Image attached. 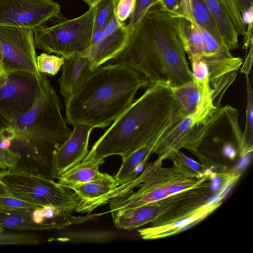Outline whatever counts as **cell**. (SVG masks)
I'll return each mask as SVG.
<instances>
[{
	"mask_svg": "<svg viewBox=\"0 0 253 253\" xmlns=\"http://www.w3.org/2000/svg\"><path fill=\"white\" fill-rule=\"evenodd\" d=\"M151 84L143 75L127 66L105 64L93 70L65 103L67 122L93 129L106 127L133 102L139 89Z\"/></svg>",
	"mask_w": 253,
	"mask_h": 253,
	"instance_id": "6da1fadb",
	"label": "cell"
},
{
	"mask_svg": "<svg viewBox=\"0 0 253 253\" xmlns=\"http://www.w3.org/2000/svg\"><path fill=\"white\" fill-rule=\"evenodd\" d=\"M179 103L169 86L150 85L113 122L83 161L101 165L109 156H127L150 140Z\"/></svg>",
	"mask_w": 253,
	"mask_h": 253,
	"instance_id": "7a4b0ae2",
	"label": "cell"
},
{
	"mask_svg": "<svg viewBox=\"0 0 253 253\" xmlns=\"http://www.w3.org/2000/svg\"><path fill=\"white\" fill-rule=\"evenodd\" d=\"M61 109L55 89L46 75L42 74L39 92L32 107L16 119L4 123L16 133L11 150L21 157L23 154L34 156L48 176H51L54 152L72 132Z\"/></svg>",
	"mask_w": 253,
	"mask_h": 253,
	"instance_id": "3957f363",
	"label": "cell"
},
{
	"mask_svg": "<svg viewBox=\"0 0 253 253\" xmlns=\"http://www.w3.org/2000/svg\"><path fill=\"white\" fill-rule=\"evenodd\" d=\"M127 48L143 67L156 72L166 71L169 87L193 80L178 35L176 18L159 7L148 10L130 33Z\"/></svg>",
	"mask_w": 253,
	"mask_h": 253,
	"instance_id": "277c9868",
	"label": "cell"
},
{
	"mask_svg": "<svg viewBox=\"0 0 253 253\" xmlns=\"http://www.w3.org/2000/svg\"><path fill=\"white\" fill-rule=\"evenodd\" d=\"M0 181L11 196L39 207L52 205L72 213L80 202L74 192L41 173L15 168L0 171Z\"/></svg>",
	"mask_w": 253,
	"mask_h": 253,
	"instance_id": "5b68a950",
	"label": "cell"
},
{
	"mask_svg": "<svg viewBox=\"0 0 253 253\" xmlns=\"http://www.w3.org/2000/svg\"><path fill=\"white\" fill-rule=\"evenodd\" d=\"M94 15L93 5L79 17L60 21L51 26L44 24L35 28V46L64 58L86 51L93 31Z\"/></svg>",
	"mask_w": 253,
	"mask_h": 253,
	"instance_id": "8992f818",
	"label": "cell"
},
{
	"mask_svg": "<svg viewBox=\"0 0 253 253\" xmlns=\"http://www.w3.org/2000/svg\"><path fill=\"white\" fill-rule=\"evenodd\" d=\"M163 160L158 158L145 166L143 172L134 179L140 188L130 191L110 201L111 214L120 211L143 206L165 199L169 196L167 187L170 185L172 169L162 168Z\"/></svg>",
	"mask_w": 253,
	"mask_h": 253,
	"instance_id": "52a82bcc",
	"label": "cell"
},
{
	"mask_svg": "<svg viewBox=\"0 0 253 253\" xmlns=\"http://www.w3.org/2000/svg\"><path fill=\"white\" fill-rule=\"evenodd\" d=\"M6 74L5 82L0 87V117L4 123L16 119L32 107L42 74L21 70Z\"/></svg>",
	"mask_w": 253,
	"mask_h": 253,
	"instance_id": "ba28073f",
	"label": "cell"
},
{
	"mask_svg": "<svg viewBox=\"0 0 253 253\" xmlns=\"http://www.w3.org/2000/svg\"><path fill=\"white\" fill-rule=\"evenodd\" d=\"M33 29L0 25V51L5 73L25 71L40 75Z\"/></svg>",
	"mask_w": 253,
	"mask_h": 253,
	"instance_id": "9c48e42d",
	"label": "cell"
},
{
	"mask_svg": "<svg viewBox=\"0 0 253 253\" xmlns=\"http://www.w3.org/2000/svg\"><path fill=\"white\" fill-rule=\"evenodd\" d=\"M61 18L60 5L53 0H0V25L33 29Z\"/></svg>",
	"mask_w": 253,
	"mask_h": 253,
	"instance_id": "30bf717a",
	"label": "cell"
},
{
	"mask_svg": "<svg viewBox=\"0 0 253 253\" xmlns=\"http://www.w3.org/2000/svg\"><path fill=\"white\" fill-rule=\"evenodd\" d=\"M187 115L179 104L169 117L155 134L144 145L127 156L122 158V163L115 176L120 185L136 177L143 169L157 143Z\"/></svg>",
	"mask_w": 253,
	"mask_h": 253,
	"instance_id": "8fae6325",
	"label": "cell"
},
{
	"mask_svg": "<svg viewBox=\"0 0 253 253\" xmlns=\"http://www.w3.org/2000/svg\"><path fill=\"white\" fill-rule=\"evenodd\" d=\"M68 138L54 152L51 178H57L81 163L88 153L90 134L93 128L84 125L73 126Z\"/></svg>",
	"mask_w": 253,
	"mask_h": 253,
	"instance_id": "7c38bea8",
	"label": "cell"
},
{
	"mask_svg": "<svg viewBox=\"0 0 253 253\" xmlns=\"http://www.w3.org/2000/svg\"><path fill=\"white\" fill-rule=\"evenodd\" d=\"M86 51L65 58L58 80L60 92L65 103L82 87L92 73Z\"/></svg>",
	"mask_w": 253,
	"mask_h": 253,
	"instance_id": "4fadbf2b",
	"label": "cell"
},
{
	"mask_svg": "<svg viewBox=\"0 0 253 253\" xmlns=\"http://www.w3.org/2000/svg\"><path fill=\"white\" fill-rule=\"evenodd\" d=\"M221 204L205 203L191 211L165 223L139 229L138 232L143 239L152 240L168 237L181 232L183 229L202 220Z\"/></svg>",
	"mask_w": 253,
	"mask_h": 253,
	"instance_id": "5bb4252c",
	"label": "cell"
},
{
	"mask_svg": "<svg viewBox=\"0 0 253 253\" xmlns=\"http://www.w3.org/2000/svg\"><path fill=\"white\" fill-rule=\"evenodd\" d=\"M130 32L123 23L111 35L86 50L89 67L93 71L117 56L126 46Z\"/></svg>",
	"mask_w": 253,
	"mask_h": 253,
	"instance_id": "9a60e30c",
	"label": "cell"
},
{
	"mask_svg": "<svg viewBox=\"0 0 253 253\" xmlns=\"http://www.w3.org/2000/svg\"><path fill=\"white\" fill-rule=\"evenodd\" d=\"M161 201L127 209L111 214L115 226L121 229L133 230L154 221L161 213Z\"/></svg>",
	"mask_w": 253,
	"mask_h": 253,
	"instance_id": "2e32d148",
	"label": "cell"
},
{
	"mask_svg": "<svg viewBox=\"0 0 253 253\" xmlns=\"http://www.w3.org/2000/svg\"><path fill=\"white\" fill-rule=\"evenodd\" d=\"M177 18L185 19L204 29L226 47L204 0H182Z\"/></svg>",
	"mask_w": 253,
	"mask_h": 253,
	"instance_id": "e0dca14e",
	"label": "cell"
},
{
	"mask_svg": "<svg viewBox=\"0 0 253 253\" xmlns=\"http://www.w3.org/2000/svg\"><path fill=\"white\" fill-rule=\"evenodd\" d=\"M119 185L115 176L102 173L95 179L72 187L71 190L80 199L75 211L77 212L80 209L105 196Z\"/></svg>",
	"mask_w": 253,
	"mask_h": 253,
	"instance_id": "ac0fdd59",
	"label": "cell"
},
{
	"mask_svg": "<svg viewBox=\"0 0 253 253\" xmlns=\"http://www.w3.org/2000/svg\"><path fill=\"white\" fill-rule=\"evenodd\" d=\"M225 44L230 51L239 47V36L220 0H204Z\"/></svg>",
	"mask_w": 253,
	"mask_h": 253,
	"instance_id": "d6986e66",
	"label": "cell"
},
{
	"mask_svg": "<svg viewBox=\"0 0 253 253\" xmlns=\"http://www.w3.org/2000/svg\"><path fill=\"white\" fill-rule=\"evenodd\" d=\"M176 18L178 35L188 59L202 57L203 41L197 26L185 19Z\"/></svg>",
	"mask_w": 253,
	"mask_h": 253,
	"instance_id": "ffe728a7",
	"label": "cell"
},
{
	"mask_svg": "<svg viewBox=\"0 0 253 253\" xmlns=\"http://www.w3.org/2000/svg\"><path fill=\"white\" fill-rule=\"evenodd\" d=\"M210 80L199 82L193 79L182 84L169 87L173 94L187 114L195 112L204 93L205 86Z\"/></svg>",
	"mask_w": 253,
	"mask_h": 253,
	"instance_id": "44dd1931",
	"label": "cell"
},
{
	"mask_svg": "<svg viewBox=\"0 0 253 253\" xmlns=\"http://www.w3.org/2000/svg\"><path fill=\"white\" fill-rule=\"evenodd\" d=\"M100 164L83 161L57 178L58 184L70 190L74 186L98 178L102 174L99 170Z\"/></svg>",
	"mask_w": 253,
	"mask_h": 253,
	"instance_id": "7402d4cb",
	"label": "cell"
},
{
	"mask_svg": "<svg viewBox=\"0 0 253 253\" xmlns=\"http://www.w3.org/2000/svg\"><path fill=\"white\" fill-rule=\"evenodd\" d=\"M33 210L21 209L7 214L0 213V226L17 230H48L44 224H36L32 220L31 213Z\"/></svg>",
	"mask_w": 253,
	"mask_h": 253,
	"instance_id": "603a6c76",
	"label": "cell"
},
{
	"mask_svg": "<svg viewBox=\"0 0 253 253\" xmlns=\"http://www.w3.org/2000/svg\"><path fill=\"white\" fill-rule=\"evenodd\" d=\"M167 159H171L174 166L187 175L198 178L206 177L204 166L185 155L180 150L171 152Z\"/></svg>",
	"mask_w": 253,
	"mask_h": 253,
	"instance_id": "cb8c5ba5",
	"label": "cell"
},
{
	"mask_svg": "<svg viewBox=\"0 0 253 253\" xmlns=\"http://www.w3.org/2000/svg\"><path fill=\"white\" fill-rule=\"evenodd\" d=\"M64 58L46 53H42L37 56V65L41 74L55 76L64 63Z\"/></svg>",
	"mask_w": 253,
	"mask_h": 253,
	"instance_id": "d4e9b609",
	"label": "cell"
},
{
	"mask_svg": "<svg viewBox=\"0 0 253 253\" xmlns=\"http://www.w3.org/2000/svg\"><path fill=\"white\" fill-rule=\"evenodd\" d=\"M116 0H98L95 6L94 28H103L115 11Z\"/></svg>",
	"mask_w": 253,
	"mask_h": 253,
	"instance_id": "484cf974",
	"label": "cell"
},
{
	"mask_svg": "<svg viewBox=\"0 0 253 253\" xmlns=\"http://www.w3.org/2000/svg\"><path fill=\"white\" fill-rule=\"evenodd\" d=\"M247 84V105L246 124L243 135L246 142L253 145V91L251 85L249 75L246 74Z\"/></svg>",
	"mask_w": 253,
	"mask_h": 253,
	"instance_id": "4316f807",
	"label": "cell"
},
{
	"mask_svg": "<svg viewBox=\"0 0 253 253\" xmlns=\"http://www.w3.org/2000/svg\"><path fill=\"white\" fill-rule=\"evenodd\" d=\"M160 0H136L133 11L127 25L130 33L138 26L146 13L151 8L158 5Z\"/></svg>",
	"mask_w": 253,
	"mask_h": 253,
	"instance_id": "83f0119b",
	"label": "cell"
},
{
	"mask_svg": "<svg viewBox=\"0 0 253 253\" xmlns=\"http://www.w3.org/2000/svg\"><path fill=\"white\" fill-rule=\"evenodd\" d=\"M37 208L39 207L12 196L0 195V214H7L12 211L21 209L34 210Z\"/></svg>",
	"mask_w": 253,
	"mask_h": 253,
	"instance_id": "f1b7e54d",
	"label": "cell"
},
{
	"mask_svg": "<svg viewBox=\"0 0 253 253\" xmlns=\"http://www.w3.org/2000/svg\"><path fill=\"white\" fill-rule=\"evenodd\" d=\"M189 60L193 79L199 82L210 80L209 68L202 57L193 58Z\"/></svg>",
	"mask_w": 253,
	"mask_h": 253,
	"instance_id": "f546056e",
	"label": "cell"
},
{
	"mask_svg": "<svg viewBox=\"0 0 253 253\" xmlns=\"http://www.w3.org/2000/svg\"><path fill=\"white\" fill-rule=\"evenodd\" d=\"M37 241L31 235L0 232V245L35 244Z\"/></svg>",
	"mask_w": 253,
	"mask_h": 253,
	"instance_id": "4dcf8cb0",
	"label": "cell"
},
{
	"mask_svg": "<svg viewBox=\"0 0 253 253\" xmlns=\"http://www.w3.org/2000/svg\"><path fill=\"white\" fill-rule=\"evenodd\" d=\"M21 159L20 155L13 151L10 148L3 149L0 147V169H12L18 165Z\"/></svg>",
	"mask_w": 253,
	"mask_h": 253,
	"instance_id": "1f68e13d",
	"label": "cell"
},
{
	"mask_svg": "<svg viewBox=\"0 0 253 253\" xmlns=\"http://www.w3.org/2000/svg\"><path fill=\"white\" fill-rule=\"evenodd\" d=\"M136 0H118L115 8L116 15L119 20L124 22L132 14Z\"/></svg>",
	"mask_w": 253,
	"mask_h": 253,
	"instance_id": "d6a6232c",
	"label": "cell"
},
{
	"mask_svg": "<svg viewBox=\"0 0 253 253\" xmlns=\"http://www.w3.org/2000/svg\"><path fill=\"white\" fill-rule=\"evenodd\" d=\"M182 0H160L159 7L173 18L179 16Z\"/></svg>",
	"mask_w": 253,
	"mask_h": 253,
	"instance_id": "836d02e7",
	"label": "cell"
},
{
	"mask_svg": "<svg viewBox=\"0 0 253 253\" xmlns=\"http://www.w3.org/2000/svg\"><path fill=\"white\" fill-rule=\"evenodd\" d=\"M228 174L229 173L219 174L211 172L209 176V178L210 179V184L211 190L213 193L218 192Z\"/></svg>",
	"mask_w": 253,
	"mask_h": 253,
	"instance_id": "e575fe53",
	"label": "cell"
},
{
	"mask_svg": "<svg viewBox=\"0 0 253 253\" xmlns=\"http://www.w3.org/2000/svg\"><path fill=\"white\" fill-rule=\"evenodd\" d=\"M124 22H121L119 20L114 11L110 19L103 27L105 37L113 33Z\"/></svg>",
	"mask_w": 253,
	"mask_h": 253,
	"instance_id": "d590c367",
	"label": "cell"
},
{
	"mask_svg": "<svg viewBox=\"0 0 253 253\" xmlns=\"http://www.w3.org/2000/svg\"><path fill=\"white\" fill-rule=\"evenodd\" d=\"M253 148L247 149L240 153L241 158L237 166V171L243 170L249 163L252 157Z\"/></svg>",
	"mask_w": 253,
	"mask_h": 253,
	"instance_id": "8d00e7d4",
	"label": "cell"
},
{
	"mask_svg": "<svg viewBox=\"0 0 253 253\" xmlns=\"http://www.w3.org/2000/svg\"><path fill=\"white\" fill-rule=\"evenodd\" d=\"M253 23L247 25V28L244 34L242 48L248 50L253 46Z\"/></svg>",
	"mask_w": 253,
	"mask_h": 253,
	"instance_id": "74e56055",
	"label": "cell"
},
{
	"mask_svg": "<svg viewBox=\"0 0 253 253\" xmlns=\"http://www.w3.org/2000/svg\"><path fill=\"white\" fill-rule=\"evenodd\" d=\"M223 155L230 160H234L237 156V150L230 141H224L222 147Z\"/></svg>",
	"mask_w": 253,
	"mask_h": 253,
	"instance_id": "f35d334b",
	"label": "cell"
},
{
	"mask_svg": "<svg viewBox=\"0 0 253 253\" xmlns=\"http://www.w3.org/2000/svg\"><path fill=\"white\" fill-rule=\"evenodd\" d=\"M253 46H252L249 48V51L247 55L245 61L244 62H243L242 67L241 68V72L242 73L249 75L250 73L252 62H253Z\"/></svg>",
	"mask_w": 253,
	"mask_h": 253,
	"instance_id": "ab89813d",
	"label": "cell"
},
{
	"mask_svg": "<svg viewBox=\"0 0 253 253\" xmlns=\"http://www.w3.org/2000/svg\"><path fill=\"white\" fill-rule=\"evenodd\" d=\"M242 17L245 24L247 26L248 24L253 23V6L242 13Z\"/></svg>",
	"mask_w": 253,
	"mask_h": 253,
	"instance_id": "60d3db41",
	"label": "cell"
},
{
	"mask_svg": "<svg viewBox=\"0 0 253 253\" xmlns=\"http://www.w3.org/2000/svg\"><path fill=\"white\" fill-rule=\"evenodd\" d=\"M241 13L253 6V0H238Z\"/></svg>",
	"mask_w": 253,
	"mask_h": 253,
	"instance_id": "b9f144b4",
	"label": "cell"
},
{
	"mask_svg": "<svg viewBox=\"0 0 253 253\" xmlns=\"http://www.w3.org/2000/svg\"><path fill=\"white\" fill-rule=\"evenodd\" d=\"M0 195L10 196L6 191L4 185L0 181Z\"/></svg>",
	"mask_w": 253,
	"mask_h": 253,
	"instance_id": "7bdbcfd3",
	"label": "cell"
},
{
	"mask_svg": "<svg viewBox=\"0 0 253 253\" xmlns=\"http://www.w3.org/2000/svg\"><path fill=\"white\" fill-rule=\"evenodd\" d=\"M0 73L6 74L4 72L3 66V58L2 54L0 51Z\"/></svg>",
	"mask_w": 253,
	"mask_h": 253,
	"instance_id": "ee69618b",
	"label": "cell"
},
{
	"mask_svg": "<svg viewBox=\"0 0 253 253\" xmlns=\"http://www.w3.org/2000/svg\"><path fill=\"white\" fill-rule=\"evenodd\" d=\"M85 2L89 7L94 5L98 0H82Z\"/></svg>",
	"mask_w": 253,
	"mask_h": 253,
	"instance_id": "f6af8a7d",
	"label": "cell"
},
{
	"mask_svg": "<svg viewBox=\"0 0 253 253\" xmlns=\"http://www.w3.org/2000/svg\"><path fill=\"white\" fill-rule=\"evenodd\" d=\"M6 74H2L0 76V87L4 84L6 78Z\"/></svg>",
	"mask_w": 253,
	"mask_h": 253,
	"instance_id": "bcb514c9",
	"label": "cell"
},
{
	"mask_svg": "<svg viewBox=\"0 0 253 253\" xmlns=\"http://www.w3.org/2000/svg\"><path fill=\"white\" fill-rule=\"evenodd\" d=\"M4 231V229L2 228L0 226V232H2Z\"/></svg>",
	"mask_w": 253,
	"mask_h": 253,
	"instance_id": "7dc6e473",
	"label": "cell"
},
{
	"mask_svg": "<svg viewBox=\"0 0 253 253\" xmlns=\"http://www.w3.org/2000/svg\"><path fill=\"white\" fill-rule=\"evenodd\" d=\"M116 1H117L118 0H116Z\"/></svg>",
	"mask_w": 253,
	"mask_h": 253,
	"instance_id": "c3c4849f",
	"label": "cell"
}]
</instances>
